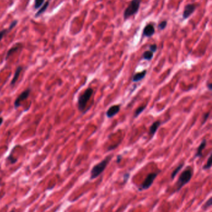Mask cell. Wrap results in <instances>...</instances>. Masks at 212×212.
Masks as SVG:
<instances>
[{"label":"cell","mask_w":212,"mask_h":212,"mask_svg":"<svg viewBox=\"0 0 212 212\" xmlns=\"http://www.w3.org/2000/svg\"><path fill=\"white\" fill-rule=\"evenodd\" d=\"M155 33L154 25L149 24L145 26L143 32V36L146 37H151Z\"/></svg>","instance_id":"9"},{"label":"cell","mask_w":212,"mask_h":212,"mask_svg":"<svg viewBox=\"0 0 212 212\" xmlns=\"http://www.w3.org/2000/svg\"><path fill=\"white\" fill-rule=\"evenodd\" d=\"M130 178V174L129 173H126L123 175V182L125 184L127 181H128V179Z\"/></svg>","instance_id":"27"},{"label":"cell","mask_w":212,"mask_h":212,"mask_svg":"<svg viewBox=\"0 0 212 212\" xmlns=\"http://www.w3.org/2000/svg\"><path fill=\"white\" fill-rule=\"evenodd\" d=\"M94 93V90L92 88H88L85 90L83 93L81 94L77 101V107L80 112H83L87 107V104L90 99Z\"/></svg>","instance_id":"2"},{"label":"cell","mask_w":212,"mask_h":212,"mask_svg":"<svg viewBox=\"0 0 212 212\" xmlns=\"http://www.w3.org/2000/svg\"><path fill=\"white\" fill-rule=\"evenodd\" d=\"M122 159H123V156H122V155H121V154L118 155V156H117V158H116V162H117L118 164L120 163V162L121 161Z\"/></svg>","instance_id":"28"},{"label":"cell","mask_w":212,"mask_h":212,"mask_svg":"<svg viewBox=\"0 0 212 212\" xmlns=\"http://www.w3.org/2000/svg\"><path fill=\"white\" fill-rule=\"evenodd\" d=\"M192 171L191 168L186 169L184 170L181 174L180 175L178 181L177 182V187H176V191H179L184 186L187 184L191 180L192 178Z\"/></svg>","instance_id":"3"},{"label":"cell","mask_w":212,"mask_h":212,"mask_svg":"<svg viewBox=\"0 0 212 212\" xmlns=\"http://www.w3.org/2000/svg\"><path fill=\"white\" fill-rule=\"evenodd\" d=\"M206 140H203L200 144V145L198 146V148H197V153L195 154V157H197V158H201L203 156V150L206 147Z\"/></svg>","instance_id":"13"},{"label":"cell","mask_w":212,"mask_h":212,"mask_svg":"<svg viewBox=\"0 0 212 212\" xmlns=\"http://www.w3.org/2000/svg\"><path fill=\"white\" fill-rule=\"evenodd\" d=\"M10 212H15V210H12V211H10Z\"/></svg>","instance_id":"31"},{"label":"cell","mask_w":212,"mask_h":212,"mask_svg":"<svg viewBox=\"0 0 212 212\" xmlns=\"http://www.w3.org/2000/svg\"><path fill=\"white\" fill-rule=\"evenodd\" d=\"M197 7H198V5L193 3L187 5L183 12V15H182L183 19H186L189 18L195 12Z\"/></svg>","instance_id":"7"},{"label":"cell","mask_w":212,"mask_h":212,"mask_svg":"<svg viewBox=\"0 0 212 212\" xmlns=\"http://www.w3.org/2000/svg\"><path fill=\"white\" fill-rule=\"evenodd\" d=\"M49 2L48 1V2H46L43 5V6H42L40 7V10L35 13V18H37V17L40 16L42 14H43V13L47 10L48 8L49 7Z\"/></svg>","instance_id":"16"},{"label":"cell","mask_w":212,"mask_h":212,"mask_svg":"<svg viewBox=\"0 0 212 212\" xmlns=\"http://www.w3.org/2000/svg\"><path fill=\"white\" fill-rule=\"evenodd\" d=\"M150 51L152 53H155L157 50V46L156 44H152L149 46Z\"/></svg>","instance_id":"24"},{"label":"cell","mask_w":212,"mask_h":212,"mask_svg":"<svg viewBox=\"0 0 212 212\" xmlns=\"http://www.w3.org/2000/svg\"><path fill=\"white\" fill-rule=\"evenodd\" d=\"M159 173H149L146 178L144 182L138 187L139 191H143L148 189L153 184L154 180L157 176Z\"/></svg>","instance_id":"5"},{"label":"cell","mask_w":212,"mask_h":212,"mask_svg":"<svg viewBox=\"0 0 212 212\" xmlns=\"http://www.w3.org/2000/svg\"><path fill=\"white\" fill-rule=\"evenodd\" d=\"M120 109H121L120 105H113L111 106L106 112V117L109 118L114 117L116 115H117L119 113Z\"/></svg>","instance_id":"8"},{"label":"cell","mask_w":212,"mask_h":212,"mask_svg":"<svg viewBox=\"0 0 212 212\" xmlns=\"http://www.w3.org/2000/svg\"><path fill=\"white\" fill-rule=\"evenodd\" d=\"M146 106H141L139 107H138V109H136L135 114H134V117L135 118L138 117L141 113H143V112L146 109Z\"/></svg>","instance_id":"19"},{"label":"cell","mask_w":212,"mask_h":212,"mask_svg":"<svg viewBox=\"0 0 212 212\" xmlns=\"http://www.w3.org/2000/svg\"><path fill=\"white\" fill-rule=\"evenodd\" d=\"M21 46H22L21 44H16V46H13V47H11V48L8 51V52H7V54H6V57H5V60H8V58H9L12 55H13L15 52H16L20 49V47H21Z\"/></svg>","instance_id":"15"},{"label":"cell","mask_w":212,"mask_h":212,"mask_svg":"<svg viewBox=\"0 0 212 212\" xmlns=\"http://www.w3.org/2000/svg\"><path fill=\"white\" fill-rule=\"evenodd\" d=\"M161 125V122L159 120H156L152 123L149 128V135L153 137L155 134L157 132V129L159 128V126Z\"/></svg>","instance_id":"10"},{"label":"cell","mask_w":212,"mask_h":212,"mask_svg":"<svg viewBox=\"0 0 212 212\" xmlns=\"http://www.w3.org/2000/svg\"><path fill=\"white\" fill-rule=\"evenodd\" d=\"M17 23H18V21L15 20L11 23L10 26H9V27L8 29H5L2 30V31H0V42L2 40V39L3 38V37H5V35H6L9 32H10L16 26Z\"/></svg>","instance_id":"11"},{"label":"cell","mask_w":212,"mask_h":212,"mask_svg":"<svg viewBox=\"0 0 212 212\" xmlns=\"http://www.w3.org/2000/svg\"><path fill=\"white\" fill-rule=\"evenodd\" d=\"M22 70H23V67L21 66H18L17 67V68L16 69V71H15V74L13 76V79L11 80V83H10V85L12 87H13V86L16 84V82L18 81L19 77V75H20V73H21Z\"/></svg>","instance_id":"12"},{"label":"cell","mask_w":212,"mask_h":212,"mask_svg":"<svg viewBox=\"0 0 212 212\" xmlns=\"http://www.w3.org/2000/svg\"><path fill=\"white\" fill-rule=\"evenodd\" d=\"M210 112H208L206 113H205L203 115V122H202V125H203L204 123H205V122L207 121V119L209 117V115H210Z\"/></svg>","instance_id":"25"},{"label":"cell","mask_w":212,"mask_h":212,"mask_svg":"<svg viewBox=\"0 0 212 212\" xmlns=\"http://www.w3.org/2000/svg\"><path fill=\"white\" fill-rule=\"evenodd\" d=\"M167 21H162V22H160L159 25H158V29L160 30H164L166 27H167Z\"/></svg>","instance_id":"23"},{"label":"cell","mask_w":212,"mask_h":212,"mask_svg":"<svg viewBox=\"0 0 212 212\" xmlns=\"http://www.w3.org/2000/svg\"><path fill=\"white\" fill-rule=\"evenodd\" d=\"M147 74V71L146 70H143V71L141 72H139V73H137L136 74H135L133 76V78H132V81L133 82H139L141 80H143L146 75Z\"/></svg>","instance_id":"14"},{"label":"cell","mask_w":212,"mask_h":212,"mask_svg":"<svg viewBox=\"0 0 212 212\" xmlns=\"http://www.w3.org/2000/svg\"><path fill=\"white\" fill-rule=\"evenodd\" d=\"M142 0H131L128 6L126 8L123 14L124 20L130 18L131 16L136 14L140 8Z\"/></svg>","instance_id":"4"},{"label":"cell","mask_w":212,"mask_h":212,"mask_svg":"<svg viewBox=\"0 0 212 212\" xmlns=\"http://www.w3.org/2000/svg\"><path fill=\"white\" fill-rule=\"evenodd\" d=\"M3 117H0V126H1L2 124H3Z\"/></svg>","instance_id":"30"},{"label":"cell","mask_w":212,"mask_h":212,"mask_svg":"<svg viewBox=\"0 0 212 212\" xmlns=\"http://www.w3.org/2000/svg\"><path fill=\"white\" fill-rule=\"evenodd\" d=\"M45 0H35L34 2V9L38 10L40 8L42 5L44 4Z\"/></svg>","instance_id":"20"},{"label":"cell","mask_w":212,"mask_h":212,"mask_svg":"<svg viewBox=\"0 0 212 212\" xmlns=\"http://www.w3.org/2000/svg\"><path fill=\"white\" fill-rule=\"evenodd\" d=\"M31 90L30 88H27L24 91H23L18 96V97L16 99L14 102V106L16 109H18L21 106L22 102H23L24 100H26L29 98L31 94Z\"/></svg>","instance_id":"6"},{"label":"cell","mask_w":212,"mask_h":212,"mask_svg":"<svg viewBox=\"0 0 212 212\" xmlns=\"http://www.w3.org/2000/svg\"><path fill=\"white\" fill-rule=\"evenodd\" d=\"M211 167V156H210L208 159L207 162L203 167V169H204V170H206V169H210Z\"/></svg>","instance_id":"21"},{"label":"cell","mask_w":212,"mask_h":212,"mask_svg":"<svg viewBox=\"0 0 212 212\" xmlns=\"http://www.w3.org/2000/svg\"><path fill=\"white\" fill-rule=\"evenodd\" d=\"M8 159V160H10V162H11V164H14V163H15V162L17 161V159L13 158V156H12V154H10V155L8 157V159Z\"/></svg>","instance_id":"26"},{"label":"cell","mask_w":212,"mask_h":212,"mask_svg":"<svg viewBox=\"0 0 212 212\" xmlns=\"http://www.w3.org/2000/svg\"><path fill=\"white\" fill-rule=\"evenodd\" d=\"M153 57H154V53H152L150 50H147V51H145L143 54L142 58H143V60H148V61H151Z\"/></svg>","instance_id":"17"},{"label":"cell","mask_w":212,"mask_h":212,"mask_svg":"<svg viewBox=\"0 0 212 212\" xmlns=\"http://www.w3.org/2000/svg\"><path fill=\"white\" fill-rule=\"evenodd\" d=\"M207 88H208V90H210V91H211L212 90V84L211 83H208V84H207Z\"/></svg>","instance_id":"29"},{"label":"cell","mask_w":212,"mask_h":212,"mask_svg":"<svg viewBox=\"0 0 212 212\" xmlns=\"http://www.w3.org/2000/svg\"><path fill=\"white\" fill-rule=\"evenodd\" d=\"M113 155H109L106 156L104 159H103L100 162L95 165L92 169L90 172V179H95L98 177L106 169L108 163L112 159Z\"/></svg>","instance_id":"1"},{"label":"cell","mask_w":212,"mask_h":212,"mask_svg":"<svg viewBox=\"0 0 212 212\" xmlns=\"http://www.w3.org/2000/svg\"><path fill=\"white\" fill-rule=\"evenodd\" d=\"M211 197H210L209 199L206 202V203L203 205V206H202L203 210H206L207 208H208L210 206H211V204H212V202H211Z\"/></svg>","instance_id":"22"},{"label":"cell","mask_w":212,"mask_h":212,"mask_svg":"<svg viewBox=\"0 0 212 212\" xmlns=\"http://www.w3.org/2000/svg\"><path fill=\"white\" fill-rule=\"evenodd\" d=\"M184 163H182L181 164H179L175 169L173 171V172L171 174V179H174L175 178V177L177 176V174L179 173V172L181 170V169L184 166Z\"/></svg>","instance_id":"18"}]
</instances>
